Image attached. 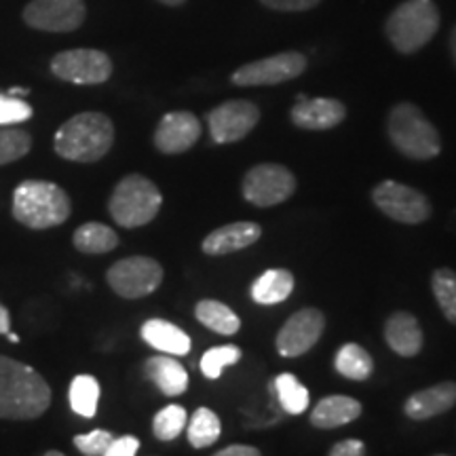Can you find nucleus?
<instances>
[{
  "mask_svg": "<svg viewBox=\"0 0 456 456\" xmlns=\"http://www.w3.org/2000/svg\"><path fill=\"white\" fill-rule=\"evenodd\" d=\"M51 406V387L28 363L0 355V419L34 420Z\"/></svg>",
  "mask_w": 456,
  "mask_h": 456,
  "instance_id": "1",
  "label": "nucleus"
},
{
  "mask_svg": "<svg viewBox=\"0 0 456 456\" xmlns=\"http://www.w3.org/2000/svg\"><path fill=\"white\" fill-rule=\"evenodd\" d=\"M114 144V125L102 112H81L57 129L53 148L66 161L95 163Z\"/></svg>",
  "mask_w": 456,
  "mask_h": 456,
  "instance_id": "2",
  "label": "nucleus"
},
{
  "mask_svg": "<svg viewBox=\"0 0 456 456\" xmlns=\"http://www.w3.org/2000/svg\"><path fill=\"white\" fill-rule=\"evenodd\" d=\"M70 214V197L55 182L24 180L13 191V218L32 231L64 224Z\"/></svg>",
  "mask_w": 456,
  "mask_h": 456,
  "instance_id": "3",
  "label": "nucleus"
},
{
  "mask_svg": "<svg viewBox=\"0 0 456 456\" xmlns=\"http://www.w3.org/2000/svg\"><path fill=\"white\" fill-rule=\"evenodd\" d=\"M387 134L391 144L402 152L403 157L414 161H429L442 152L440 131L425 117L416 104L402 102L393 106L387 118Z\"/></svg>",
  "mask_w": 456,
  "mask_h": 456,
  "instance_id": "4",
  "label": "nucleus"
},
{
  "mask_svg": "<svg viewBox=\"0 0 456 456\" xmlns=\"http://www.w3.org/2000/svg\"><path fill=\"white\" fill-rule=\"evenodd\" d=\"M440 30V11L433 0H403L387 20V38L399 53L425 47Z\"/></svg>",
  "mask_w": 456,
  "mask_h": 456,
  "instance_id": "5",
  "label": "nucleus"
},
{
  "mask_svg": "<svg viewBox=\"0 0 456 456\" xmlns=\"http://www.w3.org/2000/svg\"><path fill=\"white\" fill-rule=\"evenodd\" d=\"M161 205L163 195L155 182L142 174H129L114 186L108 212L123 228H138L155 220Z\"/></svg>",
  "mask_w": 456,
  "mask_h": 456,
  "instance_id": "6",
  "label": "nucleus"
},
{
  "mask_svg": "<svg viewBox=\"0 0 456 456\" xmlns=\"http://www.w3.org/2000/svg\"><path fill=\"white\" fill-rule=\"evenodd\" d=\"M106 281L121 298H144L163 283V266L148 256H129L114 262L106 273Z\"/></svg>",
  "mask_w": 456,
  "mask_h": 456,
  "instance_id": "7",
  "label": "nucleus"
},
{
  "mask_svg": "<svg viewBox=\"0 0 456 456\" xmlns=\"http://www.w3.org/2000/svg\"><path fill=\"white\" fill-rule=\"evenodd\" d=\"M376 208L402 224H423L431 218V201L423 192L395 180H385L372 188Z\"/></svg>",
  "mask_w": 456,
  "mask_h": 456,
  "instance_id": "8",
  "label": "nucleus"
},
{
  "mask_svg": "<svg viewBox=\"0 0 456 456\" xmlns=\"http://www.w3.org/2000/svg\"><path fill=\"white\" fill-rule=\"evenodd\" d=\"M241 191L256 208H275L294 195L296 178L283 165L262 163L245 174Z\"/></svg>",
  "mask_w": 456,
  "mask_h": 456,
  "instance_id": "9",
  "label": "nucleus"
},
{
  "mask_svg": "<svg viewBox=\"0 0 456 456\" xmlns=\"http://www.w3.org/2000/svg\"><path fill=\"white\" fill-rule=\"evenodd\" d=\"M51 72L72 85H102L112 77V60L100 49H70L51 60Z\"/></svg>",
  "mask_w": 456,
  "mask_h": 456,
  "instance_id": "10",
  "label": "nucleus"
},
{
  "mask_svg": "<svg viewBox=\"0 0 456 456\" xmlns=\"http://www.w3.org/2000/svg\"><path fill=\"white\" fill-rule=\"evenodd\" d=\"M306 70V57L298 51H283V53L265 57L237 68L231 81L239 87H258V85H281L298 78Z\"/></svg>",
  "mask_w": 456,
  "mask_h": 456,
  "instance_id": "11",
  "label": "nucleus"
},
{
  "mask_svg": "<svg viewBox=\"0 0 456 456\" xmlns=\"http://www.w3.org/2000/svg\"><path fill=\"white\" fill-rule=\"evenodd\" d=\"M85 17V0H30L24 9L26 24L41 32H74Z\"/></svg>",
  "mask_w": 456,
  "mask_h": 456,
  "instance_id": "12",
  "label": "nucleus"
},
{
  "mask_svg": "<svg viewBox=\"0 0 456 456\" xmlns=\"http://www.w3.org/2000/svg\"><path fill=\"white\" fill-rule=\"evenodd\" d=\"M260 121V108L248 100H231L208 114V127L216 144L243 140Z\"/></svg>",
  "mask_w": 456,
  "mask_h": 456,
  "instance_id": "13",
  "label": "nucleus"
},
{
  "mask_svg": "<svg viewBox=\"0 0 456 456\" xmlns=\"http://www.w3.org/2000/svg\"><path fill=\"white\" fill-rule=\"evenodd\" d=\"M326 330V315L315 306L296 311L277 334V351L283 357H300L309 353Z\"/></svg>",
  "mask_w": 456,
  "mask_h": 456,
  "instance_id": "14",
  "label": "nucleus"
},
{
  "mask_svg": "<svg viewBox=\"0 0 456 456\" xmlns=\"http://www.w3.org/2000/svg\"><path fill=\"white\" fill-rule=\"evenodd\" d=\"M201 138V121L192 112H167L155 129V146L163 155H182Z\"/></svg>",
  "mask_w": 456,
  "mask_h": 456,
  "instance_id": "15",
  "label": "nucleus"
},
{
  "mask_svg": "<svg viewBox=\"0 0 456 456\" xmlns=\"http://www.w3.org/2000/svg\"><path fill=\"white\" fill-rule=\"evenodd\" d=\"M346 117V108L342 102L334 98H306L298 95L296 104L289 112V118L296 127L309 131H326L334 129Z\"/></svg>",
  "mask_w": 456,
  "mask_h": 456,
  "instance_id": "16",
  "label": "nucleus"
},
{
  "mask_svg": "<svg viewBox=\"0 0 456 456\" xmlns=\"http://www.w3.org/2000/svg\"><path fill=\"white\" fill-rule=\"evenodd\" d=\"M262 237V228L256 222H232V224L216 228L203 239L201 249L208 256L235 254L239 249L249 248Z\"/></svg>",
  "mask_w": 456,
  "mask_h": 456,
  "instance_id": "17",
  "label": "nucleus"
},
{
  "mask_svg": "<svg viewBox=\"0 0 456 456\" xmlns=\"http://www.w3.org/2000/svg\"><path fill=\"white\" fill-rule=\"evenodd\" d=\"M456 403V383L446 380L437 383L429 389L416 391L403 403V412L412 420H429L444 412H448Z\"/></svg>",
  "mask_w": 456,
  "mask_h": 456,
  "instance_id": "18",
  "label": "nucleus"
},
{
  "mask_svg": "<svg viewBox=\"0 0 456 456\" xmlns=\"http://www.w3.org/2000/svg\"><path fill=\"white\" fill-rule=\"evenodd\" d=\"M385 340L397 355L414 357L423 349L425 336L412 313L395 311L385 323Z\"/></svg>",
  "mask_w": 456,
  "mask_h": 456,
  "instance_id": "19",
  "label": "nucleus"
},
{
  "mask_svg": "<svg viewBox=\"0 0 456 456\" xmlns=\"http://www.w3.org/2000/svg\"><path fill=\"white\" fill-rule=\"evenodd\" d=\"M140 334L146 345L165 353V355L182 357L191 353V336L175 326V323L165 322V319H148L144 326H142Z\"/></svg>",
  "mask_w": 456,
  "mask_h": 456,
  "instance_id": "20",
  "label": "nucleus"
},
{
  "mask_svg": "<svg viewBox=\"0 0 456 456\" xmlns=\"http://www.w3.org/2000/svg\"><path fill=\"white\" fill-rule=\"evenodd\" d=\"M362 416V403L349 395H330L313 408L311 425L317 429H336Z\"/></svg>",
  "mask_w": 456,
  "mask_h": 456,
  "instance_id": "21",
  "label": "nucleus"
},
{
  "mask_svg": "<svg viewBox=\"0 0 456 456\" xmlns=\"http://www.w3.org/2000/svg\"><path fill=\"white\" fill-rule=\"evenodd\" d=\"M144 372L163 395L175 397L188 389V372L174 355H157L146 359Z\"/></svg>",
  "mask_w": 456,
  "mask_h": 456,
  "instance_id": "22",
  "label": "nucleus"
},
{
  "mask_svg": "<svg viewBox=\"0 0 456 456\" xmlns=\"http://www.w3.org/2000/svg\"><path fill=\"white\" fill-rule=\"evenodd\" d=\"M294 275L288 269H271L256 279L252 283V298L258 305L271 306L288 300L294 292Z\"/></svg>",
  "mask_w": 456,
  "mask_h": 456,
  "instance_id": "23",
  "label": "nucleus"
},
{
  "mask_svg": "<svg viewBox=\"0 0 456 456\" xmlns=\"http://www.w3.org/2000/svg\"><path fill=\"white\" fill-rule=\"evenodd\" d=\"M72 243L83 254H108L118 245V235L102 222H85L74 231Z\"/></svg>",
  "mask_w": 456,
  "mask_h": 456,
  "instance_id": "24",
  "label": "nucleus"
},
{
  "mask_svg": "<svg viewBox=\"0 0 456 456\" xmlns=\"http://www.w3.org/2000/svg\"><path fill=\"white\" fill-rule=\"evenodd\" d=\"M195 315L205 328H209L216 334L232 336L241 328V319L235 315L231 306L218 300H201L197 302Z\"/></svg>",
  "mask_w": 456,
  "mask_h": 456,
  "instance_id": "25",
  "label": "nucleus"
},
{
  "mask_svg": "<svg viewBox=\"0 0 456 456\" xmlns=\"http://www.w3.org/2000/svg\"><path fill=\"white\" fill-rule=\"evenodd\" d=\"M334 366L336 372L349 380H368L374 372L372 355L355 342H346V345L340 346L338 353H336Z\"/></svg>",
  "mask_w": 456,
  "mask_h": 456,
  "instance_id": "26",
  "label": "nucleus"
},
{
  "mask_svg": "<svg viewBox=\"0 0 456 456\" xmlns=\"http://www.w3.org/2000/svg\"><path fill=\"white\" fill-rule=\"evenodd\" d=\"M100 383L95 376L78 374L70 383V406L83 419H94L98 414Z\"/></svg>",
  "mask_w": 456,
  "mask_h": 456,
  "instance_id": "27",
  "label": "nucleus"
},
{
  "mask_svg": "<svg viewBox=\"0 0 456 456\" xmlns=\"http://www.w3.org/2000/svg\"><path fill=\"white\" fill-rule=\"evenodd\" d=\"M188 442L192 448H208L218 442L222 433V423L218 414L209 408H199L188 423Z\"/></svg>",
  "mask_w": 456,
  "mask_h": 456,
  "instance_id": "28",
  "label": "nucleus"
},
{
  "mask_svg": "<svg viewBox=\"0 0 456 456\" xmlns=\"http://www.w3.org/2000/svg\"><path fill=\"white\" fill-rule=\"evenodd\" d=\"M275 391L279 403H281V408L288 414H302L309 408L311 393L298 379H296V374H279L275 379Z\"/></svg>",
  "mask_w": 456,
  "mask_h": 456,
  "instance_id": "29",
  "label": "nucleus"
},
{
  "mask_svg": "<svg viewBox=\"0 0 456 456\" xmlns=\"http://www.w3.org/2000/svg\"><path fill=\"white\" fill-rule=\"evenodd\" d=\"M431 289L444 317L456 326V273L452 269H437L431 277Z\"/></svg>",
  "mask_w": 456,
  "mask_h": 456,
  "instance_id": "30",
  "label": "nucleus"
},
{
  "mask_svg": "<svg viewBox=\"0 0 456 456\" xmlns=\"http://www.w3.org/2000/svg\"><path fill=\"white\" fill-rule=\"evenodd\" d=\"M188 423L186 410L182 406H165L163 410H159L155 420H152V433H155L157 440L161 442H174L175 437L184 431V427Z\"/></svg>",
  "mask_w": 456,
  "mask_h": 456,
  "instance_id": "31",
  "label": "nucleus"
},
{
  "mask_svg": "<svg viewBox=\"0 0 456 456\" xmlns=\"http://www.w3.org/2000/svg\"><path fill=\"white\" fill-rule=\"evenodd\" d=\"M32 148V135L20 127H0V165L26 157Z\"/></svg>",
  "mask_w": 456,
  "mask_h": 456,
  "instance_id": "32",
  "label": "nucleus"
},
{
  "mask_svg": "<svg viewBox=\"0 0 456 456\" xmlns=\"http://www.w3.org/2000/svg\"><path fill=\"white\" fill-rule=\"evenodd\" d=\"M241 359V349L235 345H224V346H214L208 353H203L201 357V372L208 376V379H220L222 370L232 366Z\"/></svg>",
  "mask_w": 456,
  "mask_h": 456,
  "instance_id": "33",
  "label": "nucleus"
},
{
  "mask_svg": "<svg viewBox=\"0 0 456 456\" xmlns=\"http://www.w3.org/2000/svg\"><path fill=\"white\" fill-rule=\"evenodd\" d=\"M32 117V106L21 98L13 95H0V127L24 123Z\"/></svg>",
  "mask_w": 456,
  "mask_h": 456,
  "instance_id": "34",
  "label": "nucleus"
},
{
  "mask_svg": "<svg viewBox=\"0 0 456 456\" xmlns=\"http://www.w3.org/2000/svg\"><path fill=\"white\" fill-rule=\"evenodd\" d=\"M112 440L114 436L110 431L95 429L91 433H85V436L74 437V446H77L78 452H83L85 456H102L106 452V448L110 446Z\"/></svg>",
  "mask_w": 456,
  "mask_h": 456,
  "instance_id": "35",
  "label": "nucleus"
},
{
  "mask_svg": "<svg viewBox=\"0 0 456 456\" xmlns=\"http://www.w3.org/2000/svg\"><path fill=\"white\" fill-rule=\"evenodd\" d=\"M140 450V440L134 436H123L114 437L110 446L106 448V452L102 456H135Z\"/></svg>",
  "mask_w": 456,
  "mask_h": 456,
  "instance_id": "36",
  "label": "nucleus"
},
{
  "mask_svg": "<svg viewBox=\"0 0 456 456\" xmlns=\"http://www.w3.org/2000/svg\"><path fill=\"white\" fill-rule=\"evenodd\" d=\"M265 7L273 11H285V13H296V11H309L317 7L322 0H260Z\"/></svg>",
  "mask_w": 456,
  "mask_h": 456,
  "instance_id": "37",
  "label": "nucleus"
},
{
  "mask_svg": "<svg viewBox=\"0 0 456 456\" xmlns=\"http://www.w3.org/2000/svg\"><path fill=\"white\" fill-rule=\"evenodd\" d=\"M366 446L362 440H342L330 450V456H363Z\"/></svg>",
  "mask_w": 456,
  "mask_h": 456,
  "instance_id": "38",
  "label": "nucleus"
},
{
  "mask_svg": "<svg viewBox=\"0 0 456 456\" xmlns=\"http://www.w3.org/2000/svg\"><path fill=\"white\" fill-rule=\"evenodd\" d=\"M214 456H262L258 448L254 446H245V444H232L220 452H216Z\"/></svg>",
  "mask_w": 456,
  "mask_h": 456,
  "instance_id": "39",
  "label": "nucleus"
},
{
  "mask_svg": "<svg viewBox=\"0 0 456 456\" xmlns=\"http://www.w3.org/2000/svg\"><path fill=\"white\" fill-rule=\"evenodd\" d=\"M11 330V315L9 311L4 309V305L0 302V334H7Z\"/></svg>",
  "mask_w": 456,
  "mask_h": 456,
  "instance_id": "40",
  "label": "nucleus"
},
{
  "mask_svg": "<svg viewBox=\"0 0 456 456\" xmlns=\"http://www.w3.org/2000/svg\"><path fill=\"white\" fill-rule=\"evenodd\" d=\"M450 51H452V57H454V64H456V26L452 34H450Z\"/></svg>",
  "mask_w": 456,
  "mask_h": 456,
  "instance_id": "41",
  "label": "nucleus"
},
{
  "mask_svg": "<svg viewBox=\"0 0 456 456\" xmlns=\"http://www.w3.org/2000/svg\"><path fill=\"white\" fill-rule=\"evenodd\" d=\"M159 3L167 4V7H180V4H184L186 0H159Z\"/></svg>",
  "mask_w": 456,
  "mask_h": 456,
  "instance_id": "42",
  "label": "nucleus"
},
{
  "mask_svg": "<svg viewBox=\"0 0 456 456\" xmlns=\"http://www.w3.org/2000/svg\"><path fill=\"white\" fill-rule=\"evenodd\" d=\"M4 336H7V338H9L11 342H15V345H17V342H20V336L13 334V332H7V334H4Z\"/></svg>",
  "mask_w": 456,
  "mask_h": 456,
  "instance_id": "43",
  "label": "nucleus"
},
{
  "mask_svg": "<svg viewBox=\"0 0 456 456\" xmlns=\"http://www.w3.org/2000/svg\"><path fill=\"white\" fill-rule=\"evenodd\" d=\"M45 456H66V454L57 452V450H49V452H47V454H45Z\"/></svg>",
  "mask_w": 456,
  "mask_h": 456,
  "instance_id": "44",
  "label": "nucleus"
},
{
  "mask_svg": "<svg viewBox=\"0 0 456 456\" xmlns=\"http://www.w3.org/2000/svg\"><path fill=\"white\" fill-rule=\"evenodd\" d=\"M437 456H444V454H437Z\"/></svg>",
  "mask_w": 456,
  "mask_h": 456,
  "instance_id": "45",
  "label": "nucleus"
}]
</instances>
